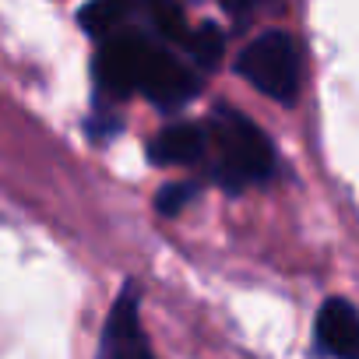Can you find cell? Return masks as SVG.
Instances as JSON below:
<instances>
[{
    "instance_id": "12",
    "label": "cell",
    "mask_w": 359,
    "mask_h": 359,
    "mask_svg": "<svg viewBox=\"0 0 359 359\" xmlns=\"http://www.w3.org/2000/svg\"><path fill=\"white\" fill-rule=\"evenodd\" d=\"M219 4L233 15V18H243L247 11H250V4H254V0H219Z\"/></svg>"
},
{
    "instance_id": "6",
    "label": "cell",
    "mask_w": 359,
    "mask_h": 359,
    "mask_svg": "<svg viewBox=\"0 0 359 359\" xmlns=\"http://www.w3.org/2000/svg\"><path fill=\"white\" fill-rule=\"evenodd\" d=\"M148 158L155 165H198L208 162V130L205 123H172L162 127L151 144H148Z\"/></svg>"
},
{
    "instance_id": "5",
    "label": "cell",
    "mask_w": 359,
    "mask_h": 359,
    "mask_svg": "<svg viewBox=\"0 0 359 359\" xmlns=\"http://www.w3.org/2000/svg\"><path fill=\"white\" fill-rule=\"evenodd\" d=\"M201 81L198 74L184 64V60H176V53L162 43H148V53H144V67H141V85L137 92L144 99H151L155 106L162 109H176V106H184L198 95Z\"/></svg>"
},
{
    "instance_id": "2",
    "label": "cell",
    "mask_w": 359,
    "mask_h": 359,
    "mask_svg": "<svg viewBox=\"0 0 359 359\" xmlns=\"http://www.w3.org/2000/svg\"><path fill=\"white\" fill-rule=\"evenodd\" d=\"M299 46L289 32H264L254 43L243 46V53L236 57V74L243 81H250L261 95L275 99V102H296L299 95Z\"/></svg>"
},
{
    "instance_id": "3",
    "label": "cell",
    "mask_w": 359,
    "mask_h": 359,
    "mask_svg": "<svg viewBox=\"0 0 359 359\" xmlns=\"http://www.w3.org/2000/svg\"><path fill=\"white\" fill-rule=\"evenodd\" d=\"M148 43H151V36H137V32H116V36L99 43V53H95V88H99V95L127 99V95L137 92Z\"/></svg>"
},
{
    "instance_id": "7",
    "label": "cell",
    "mask_w": 359,
    "mask_h": 359,
    "mask_svg": "<svg viewBox=\"0 0 359 359\" xmlns=\"http://www.w3.org/2000/svg\"><path fill=\"white\" fill-rule=\"evenodd\" d=\"M317 341L334 359H359V310L348 299H327L317 310Z\"/></svg>"
},
{
    "instance_id": "4",
    "label": "cell",
    "mask_w": 359,
    "mask_h": 359,
    "mask_svg": "<svg viewBox=\"0 0 359 359\" xmlns=\"http://www.w3.org/2000/svg\"><path fill=\"white\" fill-rule=\"evenodd\" d=\"M95 359H155L151 341L141 327V289L134 282H123L120 296L113 299Z\"/></svg>"
},
{
    "instance_id": "8",
    "label": "cell",
    "mask_w": 359,
    "mask_h": 359,
    "mask_svg": "<svg viewBox=\"0 0 359 359\" xmlns=\"http://www.w3.org/2000/svg\"><path fill=\"white\" fill-rule=\"evenodd\" d=\"M137 15L144 18L148 25V36L162 46H184L191 43V25H187V15L176 0H137Z\"/></svg>"
},
{
    "instance_id": "11",
    "label": "cell",
    "mask_w": 359,
    "mask_h": 359,
    "mask_svg": "<svg viewBox=\"0 0 359 359\" xmlns=\"http://www.w3.org/2000/svg\"><path fill=\"white\" fill-rule=\"evenodd\" d=\"M198 184L194 180H184V184H169V187H162L158 191V198H155V208H158V215H180L184 212V205H191L194 198H198Z\"/></svg>"
},
{
    "instance_id": "10",
    "label": "cell",
    "mask_w": 359,
    "mask_h": 359,
    "mask_svg": "<svg viewBox=\"0 0 359 359\" xmlns=\"http://www.w3.org/2000/svg\"><path fill=\"white\" fill-rule=\"evenodd\" d=\"M222 50H226V36L215 29V25H201L198 32H191V43H187V53H191V60L198 64V67H205V71H212L215 64H219V57H222Z\"/></svg>"
},
{
    "instance_id": "1",
    "label": "cell",
    "mask_w": 359,
    "mask_h": 359,
    "mask_svg": "<svg viewBox=\"0 0 359 359\" xmlns=\"http://www.w3.org/2000/svg\"><path fill=\"white\" fill-rule=\"evenodd\" d=\"M208 130V176L229 194L264 184L275 172V148L268 134L233 106H215L205 120Z\"/></svg>"
},
{
    "instance_id": "9",
    "label": "cell",
    "mask_w": 359,
    "mask_h": 359,
    "mask_svg": "<svg viewBox=\"0 0 359 359\" xmlns=\"http://www.w3.org/2000/svg\"><path fill=\"white\" fill-rule=\"evenodd\" d=\"M137 15V0H92L81 8V29L88 36H95L99 43L123 32V25Z\"/></svg>"
}]
</instances>
